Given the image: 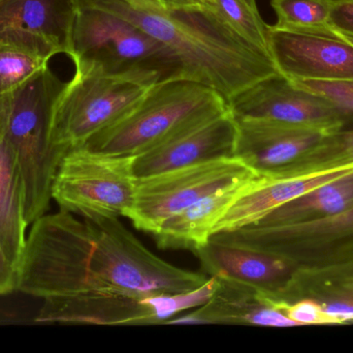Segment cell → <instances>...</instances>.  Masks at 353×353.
Listing matches in <instances>:
<instances>
[{"mask_svg": "<svg viewBox=\"0 0 353 353\" xmlns=\"http://www.w3.org/2000/svg\"><path fill=\"white\" fill-rule=\"evenodd\" d=\"M276 303L292 321L298 323L299 327L312 325H337L336 321L325 312L323 304L319 300H313V298H302L290 304Z\"/></svg>", "mask_w": 353, "mask_h": 353, "instance_id": "cell-27", "label": "cell"}, {"mask_svg": "<svg viewBox=\"0 0 353 353\" xmlns=\"http://www.w3.org/2000/svg\"><path fill=\"white\" fill-rule=\"evenodd\" d=\"M17 269L10 263L0 245V296L16 292Z\"/></svg>", "mask_w": 353, "mask_h": 353, "instance_id": "cell-29", "label": "cell"}, {"mask_svg": "<svg viewBox=\"0 0 353 353\" xmlns=\"http://www.w3.org/2000/svg\"><path fill=\"white\" fill-rule=\"evenodd\" d=\"M163 10L181 14L199 15L210 0H154Z\"/></svg>", "mask_w": 353, "mask_h": 353, "instance_id": "cell-31", "label": "cell"}, {"mask_svg": "<svg viewBox=\"0 0 353 353\" xmlns=\"http://www.w3.org/2000/svg\"><path fill=\"white\" fill-rule=\"evenodd\" d=\"M236 122L234 157L267 178H277L327 135L309 126L261 118H240Z\"/></svg>", "mask_w": 353, "mask_h": 353, "instance_id": "cell-15", "label": "cell"}, {"mask_svg": "<svg viewBox=\"0 0 353 353\" xmlns=\"http://www.w3.org/2000/svg\"><path fill=\"white\" fill-rule=\"evenodd\" d=\"M212 238L275 255L292 267L277 302L353 300V204L341 213L296 223L246 226Z\"/></svg>", "mask_w": 353, "mask_h": 353, "instance_id": "cell-2", "label": "cell"}, {"mask_svg": "<svg viewBox=\"0 0 353 353\" xmlns=\"http://www.w3.org/2000/svg\"><path fill=\"white\" fill-rule=\"evenodd\" d=\"M72 0H0V44L51 59L70 50Z\"/></svg>", "mask_w": 353, "mask_h": 353, "instance_id": "cell-13", "label": "cell"}, {"mask_svg": "<svg viewBox=\"0 0 353 353\" xmlns=\"http://www.w3.org/2000/svg\"><path fill=\"white\" fill-rule=\"evenodd\" d=\"M353 172V164L285 178L257 176L214 228L213 234L253 225L281 205Z\"/></svg>", "mask_w": 353, "mask_h": 353, "instance_id": "cell-18", "label": "cell"}, {"mask_svg": "<svg viewBox=\"0 0 353 353\" xmlns=\"http://www.w3.org/2000/svg\"><path fill=\"white\" fill-rule=\"evenodd\" d=\"M74 8L115 15L167 46L186 80L208 85L226 101L263 79L279 74L271 56L216 32L199 15L163 10L154 0H72Z\"/></svg>", "mask_w": 353, "mask_h": 353, "instance_id": "cell-1", "label": "cell"}, {"mask_svg": "<svg viewBox=\"0 0 353 353\" xmlns=\"http://www.w3.org/2000/svg\"><path fill=\"white\" fill-rule=\"evenodd\" d=\"M332 31H333V32L335 33V35H337L338 37H341V39H343L344 41H348V43L352 44V45L353 46V35H347V33L339 32V31L336 30Z\"/></svg>", "mask_w": 353, "mask_h": 353, "instance_id": "cell-32", "label": "cell"}, {"mask_svg": "<svg viewBox=\"0 0 353 353\" xmlns=\"http://www.w3.org/2000/svg\"><path fill=\"white\" fill-rule=\"evenodd\" d=\"M134 157L109 155L87 147L66 153L52 187L60 211L85 220L128 218L136 200Z\"/></svg>", "mask_w": 353, "mask_h": 353, "instance_id": "cell-8", "label": "cell"}, {"mask_svg": "<svg viewBox=\"0 0 353 353\" xmlns=\"http://www.w3.org/2000/svg\"><path fill=\"white\" fill-rule=\"evenodd\" d=\"M49 61L21 48L0 44V97L47 68Z\"/></svg>", "mask_w": 353, "mask_h": 353, "instance_id": "cell-25", "label": "cell"}, {"mask_svg": "<svg viewBox=\"0 0 353 353\" xmlns=\"http://www.w3.org/2000/svg\"><path fill=\"white\" fill-rule=\"evenodd\" d=\"M333 0H271L277 21L271 28L286 31L331 32Z\"/></svg>", "mask_w": 353, "mask_h": 353, "instance_id": "cell-24", "label": "cell"}, {"mask_svg": "<svg viewBox=\"0 0 353 353\" xmlns=\"http://www.w3.org/2000/svg\"><path fill=\"white\" fill-rule=\"evenodd\" d=\"M290 82L299 88L329 99L334 105L353 116V80H298Z\"/></svg>", "mask_w": 353, "mask_h": 353, "instance_id": "cell-26", "label": "cell"}, {"mask_svg": "<svg viewBox=\"0 0 353 353\" xmlns=\"http://www.w3.org/2000/svg\"><path fill=\"white\" fill-rule=\"evenodd\" d=\"M193 253L209 277L245 284L269 298L279 294L292 273L280 257L214 238Z\"/></svg>", "mask_w": 353, "mask_h": 353, "instance_id": "cell-16", "label": "cell"}, {"mask_svg": "<svg viewBox=\"0 0 353 353\" xmlns=\"http://www.w3.org/2000/svg\"><path fill=\"white\" fill-rule=\"evenodd\" d=\"M63 85L48 66L0 97V134L18 162L28 226L49 211L54 178L65 157L51 141L54 106Z\"/></svg>", "mask_w": 353, "mask_h": 353, "instance_id": "cell-3", "label": "cell"}, {"mask_svg": "<svg viewBox=\"0 0 353 353\" xmlns=\"http://www.w3.org/2000/svg\"><path fill=\"white\" fill-rule=\"evenodd\" d=\"M269 48L288 80H353V46L333 31L277 30L269 25Z\"/></svg>", "mask_w": 353, "mask_h": 353, "instance_id": "cell-12", "label": "cell"}, {"mask_svg": "<svg viewBox=\"0 0 353 353\" xmlns=\"http://www.w3.org/2000/svg\"><path fill=\"white\" fill-rule=\"evenodd\" d=\"M199 16L224 39L271 56L269 25L261 18L256 0H210Z\"/></svg>", "mask_w": 353, "mask_h": 353, "instance_id": "cell-21", "label": "cell"}, {"mask_svg": "<svg viewBox=\"0 0 353 353\" xmlns=\"http://www.w3.org/2000/svg\"><path fill=\"white\" fill-rule=\"evenodd\" d=\"M76 72L64 83L55 106L51 124L52 144L66 155L84 146L99 131L130 111L161 77L151 73L113 74L80 61Z\"/></svg>", "mask_w": 353, "mask_h": 353, "instance_id": "cell-5", "label": "cell"}, {"mask_svg": "<svg viewBox=\"0 0 353 353\" xmlns=\"http://www.w3.org/2000/svg\"><path fill=\"white\" fill-rule=\"evenodd\" d=\"M218 279L213 296L193 312L174 317L167 325H232L299 327L269 296L238 282Z\"/></svg>", "mask_w": 353, "mask_h": 353, "instance_id": "cell-17", "label": "cell"}, {"mask_svg": "<svg viewBox=\"0 0 353 353\" xmlns=\"http://www.w3.org/2000/svg\"><path fill=\"white\" fill-rule=\"evenodd\" d=\"M238 141V122L228 111L185 128L148 151L134 157L137 178L234 158Z\"/></svg>", "mask_w": 353, "mask_h": 353, "instance_id": "cell-14", "label": "cell"}, {"mask_svg": "<svg viewBox=\"0 0 353 353\" xmlns=\"http://www.w3.org/2000/svg\"><path fill=\"white\" fill-rule=\"evenodd\" d=\"M256 176L234 157L138 178L136 200L128 218L137 229L153 234L165 220L207 195Z\"/></svg>", "mask_w": 353, "mask_h": 353, "instance_id": "cell-10", "label": "cell"}, {"mask_svg": "<svg viewBox=\"0 0 353 353\" xmlns=\"http://www.w3.org/2000/svg\"><path fill=\"white\" fill-rule=\"evenodd\" d=\"M74 64L85 61L113 74L151 73L161 81L184 79L182 64L161 41L109 12L74 8L70 50Z\"/></svg>", "mask_w": 353, "mask_h": 353, "instance_id": "cell-7", "label": "cell"}, {"mask_svg": "<svg viewBox=\"0 0 353 353\" xmlns=\"http://www.w3.org/2000/svg\"><path fill=\"white\" fill-rule=\"evenodd\" d=\"M350 164H353V124L325 135L275 178L303 175Z\"/></svg>", "mask_w": 353, "mask_h": 353, "instance_id": "cell-23", "label": "cell"}, {"mask_svg": "<svg viewBox=\"0 0 353 353\" xmlns=\"http://www.w3.org/2000/svg\"><path fill=\"white\" fill-rule=\"evenodd\" d=\"M216 281L176 294L139 296L114 292H90L46 298L35 323L62 325H167L179 313L205 305L213 296Z\"/></svg>", "mask_w": 353, "mask_h": 353, "instance_id": "cell-9", "label": "cell"}, {"mask_svg": "<svg viewBox=\"0 0 353 353\" xmlns=\"http://www.w3.org/2000/svg\"><path fill=\"white\" fill-rule=\"evenodd\" d=\"M332 30L353 35V0H333Z\"/></svg>", "mask_w": 353, "mask_h": 353, "instance_id": "cell-28", "label": "cell"}, {"mask_svg": "<svg viewBox=\"0 0 353 353\" xmlns=\"http://www.w3.org/2000/svg\"><path fill=\"white\" fill-rule=\"evenodd\" d=\"M352 204L353 172L281 205L253 225H281L327 217L341 213Z\"/></svg>", "mask_w": 353, "mask_h": 353, "instance_id": "cell-22", "label": "cell"}, {"mask_svg": "<svg viewBox=\"0 0 353 353\" xmlns=\"http://www.w3.org/2000/svg\"><path fill=\"white\" fill-rule=\"evenodd\" d=\"M27 228L18 162L0 134V245L16 269L24 250Z\"/></svg>", "mask_w": 353, "mask_h": 353, "instance_id": "cell-20", "label": "cell"}, {"mask_svg": "<svg viewBox=\"0 0 353 353\" xmlns=\"http://www.w3.org/2000/svg\"><path fill=\"white\" fill-rule=\"evenodd\" d=\"M236 120L261 118L309 126L331 134L353 124V116L329 99L299 88L281 74L247 87L228 99Z\"/></svg>", "mask_w": 353, "mask_h": 353, "instance_id": "cell-11", "label": "cell"}, {"mask_svg": "<svg viewBox=\"0 0 353 353\" xmlns=\"http://www.w3.org/2000/svg\"><path fill=\"white\" fill-rule=\"evenodd\" d=\"M257 178V176H256ZM212 193L165 220L152 234L163 250H199L209 242L214 228L254 178Z\"/></svg>", "mask_w": 353, "mask_h": 353, "instance_id": "cell-19", "label": "cell"}, {"mask_svg": "<svg viewBox=\"0 0 353 353\" xmlns=\"http://www.w3.org/2000/svg\"><path fill=\"white\" fill-rule=\"evenodd\" d=\"M94 246L92 275L97 292L151 296L201 287L205 273L180 269L149 251L119 219L87 220Z\"/></svg>", "mask_w": 353, "mask_h": 353, "instance_id": "cell-6", "label": "cell"}, {"mask_svg": "<svg viewBox=\"0 0 353 353\" xmlns=\"http://www.w3.org/2000/svg\"><path fill=\"white\" fill-rule=\"evenodd\" d=\"M228 110L225 97L208 85L186 79L163 81L130 111L91 137L84 147L137 157L176 133Z\"/></svg>", "mask_w": 353, "mask_h": 353, "instance_id": "cell-4", "label": "cell"}, {"mask_svg": "<svg viewBox=\"0 0 353 353\" xmlns=\"http://www.w3.org/2000/svg\"><path fill=\"white\" fill-rule=\"evenodd\" d=\"M321 303L325 312L336 321L337 325L352 323L353 300H332Z\"/></svg>", "mask_w": 353, "mask_h": 353, "instance_id": "cell-30", "label": "cell"}]
</instances>
